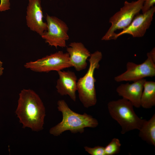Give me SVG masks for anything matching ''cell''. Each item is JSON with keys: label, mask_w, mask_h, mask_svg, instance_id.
I'll use <instances>...</instances> for the list:
<instances>
[{"label": "cell", "mask_w": 155, "mask_h": 155, "mask_svg": "<svg viewBox=\"0 0 155 155\" xmlns=\"http://www.w3.org/2000/svg\"><path fill=\"white\" fill-rule=\"evenodd\" d=\"M15 113L24 128L29 127L36 131L43 129L45 108L39 96L34 90H21Z\"/></svg>", "instance_id": "6da1fadb"}, {"label": "cell", "mask_w": 155, "mask_h": 155, "mask_svg": "<svg viewBox=\"0 0 155 155\" xmlns=\"http://www.w3.org/2000/svg\"><path fill=\"white\" fill-rule=\"evenodd\" d=\"M57 109L62 115V121L49 130L50 134L58 136L63 132L69 131L71 133H83L87 127L94 128L98 126V122L91 115L84 113L83 114L72 111L63 100H59Z\"/></svg>", "instance_id": "7a4b0ae2"}, {"label": "cell", "mask_w": 155, "mask_h": 155, "mask_svg": "<svg viewBox=\"0 0 155 155\" xmlns=\"http://www.w3.org/2000/svg\"><path fill=\"white\" fill-rule=\"evenodd\" d=\"M107 106L111 117L121 126V134L134 130H139L146 120L137 115L132 104L125 98L110 101Z\"/></svg>", "instance_id": "3957f363"}, {"label": "cell", "mask_w": 155, "mask_h": 155, "mask_svg": "<svg viewBox=\"0 0 155 155\" xmlns=\"http://www.w3.org/2000/svg\"><path fill=\"white\" fill-rule=\"evenodd\" d=\"M102 53L96 51L91 54L88 60L89 65L86 73L77 82L79 100L83 106L88 108L95 105L97 102L95 87L96 79L94 77L95 70L98 69L102 58Z\"/></svg>", "instance_id": "277c9868"}, {"label": "cell", "mask_w": 155, "mask_h": 155, "mask_svg": "<svg viewBox=\"0 0 155 155\" xmlns=\"http://www.w3.org/2000/svg\"><path fill=\"white\" fill-rule=\"evenodd\" d=\"M144 1H125L124 5L120 10L110 18L109 22L111 24V26L102 40H115V32L117 30H123L130 24L135 15L141 10Z\"/></svg>", "instance_id": "5b68a950"}, {"label": "cell", "mask_w": 155, "mask_h": 155, "mask_svg": "<svg viewBox=\"0 0 155 155\" xmlns=\"http://www.w3.org/2000/svg\"><path fill=\"white\" fill-rule=\"evenodd\" d=\"M24 67L36 72L47 73L71 67L67 53L59 51L35 61L26 63Z\"/></svg>", "instance_id": "8992f818"}, {"label": "cell", "mask_w": 155, "mask_h": 155, "mask_svg": "<svg viewBox=\"0 0 155 155\" xmlns=\"http://www.w3.org/2000/svg\"><path fill=\"white\" fill-rule=\"evenodd\" d=\"M46 19L47 29L41 36L42 38L49 45L56 48L66 47L69 38L67 24L58 18L47 14Z\"/></svg>", "instance_id": "52a82bcc"}, {"label": "cell", "mask_w": 155, "mask_h": 155, "mask_svg": "<svg viewBox=\"0 0 155 155\" xmlns=\"http://www.w3.org/2000/svg\"><path fill=\"white\" fill-rule=\"evenodd\" d=\"M147 56V59L141 64L128 62L126 65V71L115 77L114 80L118 82L123 81L134 82L146 77L154 76L155 63L149 56Z\"/></svg>", "instance_id": "ba28073f"}, {"label": "cell", "mask_w": 155, "mask_h": 155, "mask_svg": "<svg viewBox=\"0 0 155 155\" xmlns=\"http://www.w3.org/2000/svg\"><path fill=\"white\" fill-rule=\"evenodd\" d=\"M155 11V7L153 6L144 13L137 14L128 26L116 34L115 40L125 34L131 35L133 37L143 36L151 24Z\"/></svg>", "instance_id": "9c48e42d"}, {"label": "cell", "mask_w": 155, "mask_h": 155, "mask_svg": "<svg viewBox=\"0 0 155 155\" xmlns=\"http://www.w3.org/2000/svg\"><path fill=\"white\" fill-rule=\"evenodd\" d=\"M26 13L28 27L31 30L41 36L47 30V25L43 21L40 0H28Z\"/></svg>", "instance_id": "30bf717a"}, {"label": "cell", "mask_w": 155, "mask_h": 155, "mask_svg": "<svg viewBox=\"0 0 155 155\" xmlns=\"http://www.w3.org/2000/svg\"><path fill=\"white\" fill-rule=\"evenodd\" d=\"M57 71L59 78L56 88L58 93L62 96L68 95L73 101H75L77 78L75 73L69 70Z\"/></svg>", "instance_id": "8fae6325"}, {"label": "cell", "mask_w": 155, "mask_h": 155, "mask_svg": "<svg viewBox=\"0 0 155 155\" xmlns=\"http://www.w3.org/2000/svg\"><path fill=\"white\" fill-rule=\"evenodd\" d=\"M145 78L133 82L122 84L118 86L116 91L118 95L130 101L134 107H141V98L143 90Z\"/></svg>", "instance_id": "7c38bea8"}, {"label": "cell", "mask_w": 155, "mask_h": 155, "mask_svg": "<svg viewBox=\"0 0 155 155\" xmlns=\"http://www.w3.org/2000/svg\"><path fill=\"white\" fill-rule=\"evenodd\" d=\"M66 50L71 67H73L77 71L86 69L87 66V60L91 55L89 51L80 42H72Z\"/></svg>", "instance_id": "4fadbf2b"}, {"label": "cell", "mask_w": 155, "mask_h": 155, "mask_svg": "<svg viewBox=\"0 0 155 155\" xmlns=\"http://www.w3.org/2000/svg\"><path fill=\"white\" fill-rule=\"evenodd\" d=\"M139 131V136L148 144L155 146V114L146 120Z\"/></svg>", "instance_id": "5bb4252c"}, {"label": "cell", "mask_w": 155, "mask_h": 155, "mask_svg": "<svg viewBox=\"0 0 155 155\" xmlns=\"http://www.w3.org/2000/svg\"><path fill=\"white\" fill-rule=\"evenodd\" d=\"M141 106L145 109L151 108L155 106V82H145L141 96Z\"/></svg>", "instance_id": "9a60e30c"}, {"label": "cell", "mask_w": 155, "mask_h": 155, "mask_svg": "<svg viewBox=\"0 0 155 155\" xmlns=\"http://www.w3.org/2000/svg\"><path fill=\"white\" fill-rule=\"evenodd\" d=\"M121 144L117 138H114L104 147L105 155H114L119 154L121 150Z\"/></svg>", "instance_id": "2e32d148"}, {"label": "cell", "mask_w": 155, "mask_h": 155, "mask_svg": "<svg viewBox=\"0 0 155 155\" xmlns=\"http://www.w3.org/2000/svg\"><path fill=\"white\" fill-rule=\"evenodd\" d=\"M84 148L85 151L91 155H105L104 147L97 146L91 148L86 146Z\"/></svg>", "instance_id": "e0dca14e"}, {"label": "cell", "mask_w": 155, "mask_h": 155, "mask_svg": "<svg viewBox=\"0 0 155 155\" xmlns=\"http://www.w3.org/2000/svg\"><path fill=\"white\" fill-rule=\"evenodd\" d=\"M155 0H144L141 9L142 13H145L154 6Z\"/></svg>", "instance_id": "ac0fdd59"}, {"label": "cell", "mask_w": 155, "mask_h": 155, "mask_svg": "<svg viewBox=\"0 0 155 155\" xmlns=\"http://www.w3.org/2000/svg\"><path fill=\"white\" fill-rule=\"evenodd\" d=\"M9 0H0V11H5L10 9Z\"/></svg>", "instance_id": "d6986e66"}, {"label": "cell", "mask_w": 155, "mask_h": 155, "mask_svg": "<svg viewBox=\"0 0 155 155\" xmlns=\"http://www.w3.org/2000/svg\"><path fill=\"white\" fill-rule=\"evenodd\" d=\"M147 55L149 56L152 61L155 63V48L154 47L150 51L147 53Z\"/></svg>", "instance_id": "ffe728a7"}, {"label": "cell", "mask_w": 155, "mask_h": 155, "mask_svg": "<svg viewBox=\"0 0 155 155\" xmlns=\"http://www.w3.org/2000/svg\"><path fill=\"white\" fill-rule=\"evenodd\" d=\"M3 63V62L0 60V76L3 74V70L4 69L2 67Z\"/></svg>", "instance_id": "44dd1931"}]
</instances>
